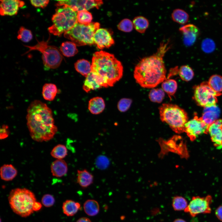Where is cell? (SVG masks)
<instances>
[{"label":"cell","instance_id":"6da1fadb","mask_svg":"<svg viewBox=\"0 0 222 222\" xmlns=\"http://www.w3.org/2000/svg\"><path fill=\"white\" fill-rule=\"evenodd\" d=\"M169 43V40L161 42L155 53L143 58L135 66L134 77L141 87L152 88L166 79L163 58L171 48Z\"/></svg>","mask_w":222,"mask_h":222},{"label":"cell","instance_id":"7a4b0ae2","mask_svg":"<svg viewBox=\"0 0 222 222\" xmlns=\"http://www.w3.org/2000/svg\"><path fill=\"white\" fill-rule=\"evenodd\" d=\"M51 109L38 100L33 101L27 109V125L32 138L38 142L52 139L57 132Z\"/></svg>","mask_w":222,"mask_h":222},{"label":"cell","instance_id":"3957f363","mask_svg":"<svg viewBox=\"0 0 222 222\" xmlns=\"http://www.w3.org/2000/svg\"><path fill=\"white\" fill-rule=\"evenodd\" d=\"M91 72L101 86L107 88L113 86L122 78L123 67L113 55L101 51L93 55Z\"/></svg>","mask_w":222,"mask_h":222},{"label":"cell","instance_id":"277c9868","mask_svg":"<svg viewBox=\"0 0 222 222\" xmlns=\"http://www.w3.org/2000/svg\"><path fill=\"white\" fill-rule=\"evenodd\" d=\"M8 201L13 211L22 217H26L34 211L33 207L36 202L35 195L25 188L12 190L9 195Z\"/></svg>","mask_w":222,"mask_h":222},{"label":"cell","instance_id":"5b68a950","mask_svg":"<svg viewBox=\"0 0 222 222\" xmlns=\"http://www.w3.org/2000/svg\"><path fill=\"white\" fill-rule=\"evenodd\" d=\"M77 12L68 6L57 7L52 15V24L48 28L49 32L55 36H60L70 30L77 23Z\"/></svg>","mask_w":222,"mask_h":222},{"label":"cell","instance_id":"8992f818","mask_svg":"<svg viewBox=\"0 0 222 222\" xmlns=\"http://www.w3.org/2000/svg\"><path fill=\"white\" fill-rule=\"evenodd\" d=\"M161 121L166 123L176 133L184 132L185 125L188 121L186 112L178 105L164 103L158 108Z\"/></svg>","mask_w":222,"mask_h":222},{"label":"cell","instance_id":"52a82bcc","mask_svg":"<svg viewBox=\"0 0 222 222\" xmlns=\"http://www.w3.org/2000/svg\"><path fill=\"white\" fill-rule=\"evenodd\" d=\"M100 26L99 23L97 22L91 23L88 24L78 23L64 33V36L77 46L91 45L95 44L94 35Z\"/></svg>","mask_w":222,"mask_h":222},{"label":"cell","instance_id":"ba28073f","mask_svg":"<svg viewBox=\"0 0 222 222\" xmlns=\"http://www.w3.org/2000/svg\"><path fill=\"white\" fill-rule=\"evenodd\" d=\"M50 37L47 41H39L37 43L32 46H24L28 50L24 55L33 50H36L42 54V59L43 65L47 69H55L60 65L63 57L60 50L57 47L48 45Z\"/></svg>","mask_w":222,"mask_h":222},{"label":"cell","instance_id":"9c48e42d","mask_svg":"<svg viewBox=\"0 0 222 222\" xmlns=\"http://www.w3.org/2000/svg\"><path fill=\"white\" fill-rule=\"evenodd\" d=\"M219 95L208 84L203 83L195 87L194 97L199 105L205 108L215 105L217 102V97Z\"/></svg>","mask_w":222,"mask_h":222},{"label":"cell","instance_id":"30bf717a","mask_svg":"<svg viewBox=\"0 0 222 222\" xmlns=\"http://www.w3.org/2000/svg\"><path fill=\"white\" fill-rule=\"evenodd\" d=\"M212 200V197L210 195L203 197L194 196L184 211L193 217L199 214L210 213Z\"/></svg>","mask_w":222,"mask_h":222},{"label":"cell","instance_id":"8fae6325","mask_svg":"<svg viewBox=\"0 0 222 222\" xmlns=\"http://www.w3.org/2000/svg\"><path fill=\"white\" fill-rule=\"evenodd\" d=\"M208 126L201 118L195 117L186 123L184 131L191 141H194L199 136L208 132Z\"/></svg>","mask_w":222,"mask_h":222},{"label":"cell","instance_id":"7c38bea8","mask_svg":"<svg viewBox=\"0 0 222 222\" xmlns=\"http://www.w3.org/2000/svg\"><path fill=\"white\" fill-rule=\"evenodd\" d=\"M57 1L55 6L57 7L66 6L76 12L82 10H87L94 7L99 9L103 3V1L101 0H64Z\"/></svg>","mask_w":222,"mask_h":222},{"label":"cell","instance_id":"4fadbf2b","mask_svg":"<svg viewBox=\"0 0 222 222\" xmlns=\"http://www.w3.org/2000/svg\"><path fill=\"white\" fill-rule=\"evenodd\" d=\"M94 40L98 48L102 49L109 48L114 43L109 32L105 28H99L95 32Z\"/></svg>","mask_w":222,"mask_h":222},{"label":"cell","instance_id":"5bb4252c","mask_svg":"<svg viewBox=\"0 0 222 222\" xmlns=\"http://www.w3.org/2000/svg\"><path fill=\"white\" fill-rule=\"evenodd\" d=\"M0 14L2 16H13L17 14L19 8L23 7L24 2L19 0H1Z\"/></svg>","mask_w":222,"mask_h":222},{"label":"cell","instance_id":"9a60e30c","mask_svg":"<svg viewBox=\"0 0 222 222\" xmlns=\"http://www.w3.org/2000/svg\"><path fill=\"white\" fill-rule=\"evenodd\" d=\"M179 31L183 35L184 44L187 46H191L195 43L200 33L199 28L191 24L181 27Z\"/></svg>","mask_w":222,"mask_h":222},{"label":"cell","instance_id":"2e32d148","mask_svg":"<svg viewBox=\"0 0 222 222\" xmlns=\"http://www.w3.org/2000/svg\"><path fill=\"white\" fill-rule=\"evenodd\" d=\"M208 132L212 142L218 149L222 148V120H217L209 125Z\"/></svg>","mask_w":222,"mask_h":222},{"label":"cell","instance_id":"e0dca14e","mask_svg":"<svg viewBox=\"0 0 222 222\" xmlns=\"http://www.w3.org/2000/svg\"><path fill=\"white\" fill-rule=\"evenodd\" d=\"M77 182L82 188H87L93 183V175L86 169L77 170Z\"/></svg>","mask_w":222,"mask_h":222},{"label":"cell","instance_id":"ac0fdd59","mask_svg":"<svg viewBox=\"0 0 222 222\" xmlns=\"http://www.w3.org/2000/svg\"><path fill=\"white\" fill-rule=\"evenodd\" d=\"M205 108L201 118L209 125L217 120L219 115L220 110L216 105Z\"/></svg>","mask_w":222,"mask_h":222},{"label":"cell","instance_id":"d6986e66","mask_svg":"<svg viewBox=\"0 0 222 222\" xmlns=\"http://www.w3.org/2000/svg\"><path fill=\"white\" fill-rule=\"evenodd\" d=\"M51 171L53 176L61 177L66 175L68 171V166L66 162L63 159H57L52 163Z\"/></svg>","mask_w":222,"mask_h":222},{"label":"cell","instance_id":"ffe728a7","mask_svg":"<svg viewBox=\"0 0 222 222\" xmlns=\"http://www.w3.org/2000/svg\"><path fill=\"white\" fill-rule=\"evenodd\" d=\"M105 107L104 101L101 97H94L89 101L88 109L93 114H98L101 113L104 110Z\"/></svg>","mask_w":222,"mask_h":222},{"label":"cell","instance_id":"44dd1931","mask_svg":"<svg viewBox=\"0 0 222 222\" xmlns=\"http://www.w3.org/2000/svg\"><path fill=\"white\" fill-rule=\"evenodd\" d=\"M62 208L65 215L68 216H71L75 215L81 209V205L78 202L68 199L63 203Z\"/></svg>","mask_w":222,"mask_h":222},{"label":"cell","instance_id":"7402d4cb","mask_svg":"<svg viewBox=\"0 0 222 222\" xmlns=\"http://www.w3.org/2000/svg\"><path fill=\"white\" fill-rule=\"evenodd\" d=\"M17 174V170L11 164H5L1 167V177L4 181H10L13 180Z\"/></svg>","mask_w":222,"mask_h":222},{"label":"cell","instance_id":"603a6c76","mask_svg":"<svg viewBox=\"0 0 222 222\" xmlns=\"http://www.w3.org/2000/svg\"><path fill=\"white\" fill-rule=\"evenodd\" d=\"M58 92L56 85L52 83H46L43 86L42 94L44 99L52 101L55 98Z\"/></svg>","mask_w":222,"mask_h":222},{"label":"cell","instance_id":"cb8c5ba5","mask_svg":"<svg viewBox=\"0 0 222 222\" xmlns=\"http://www.w3.org/2000/svg\"><path fill=\"white\" fill-rule=\"evenodd\" d=\"M83 208L85 212L89 216H94L97 215L100 210L98 203L94 199H88L84 203Z\"/></svg>","mask_w":222,"mask_h":222},{"label":"cell","instance_id":"d4e9b609","mask_svg":"<svg viewBox=\"0 0 222 222\" xmlns=\"http://www.w3.org/2000/svg\"><path fill=\"white\" fill-rule=\"evenodd\" d=\"M76 45L72 42L66 41L61 44L60 50L62 54L67 57L75 56L78 52Z\"/></svg>","mask_w":222,"mask_h":222},{"label":"cell","instance_id":"484cf974","mask_svg":"<svg viewBox=\"0 0 222 222\" xmlns=\"http://www.w3.org/2000/svg\"><path fill=\"white\" fill-rule=\"evenodd\" d=\"M74 67L78 72L85 77L91 72V65L85 59L78 60L75 63Z\"/></svg>","mask_w":222,"mask_h":222},{"label":"cell","instance_id":"4316f807","mask_svg":"<svg viewBox=\"0 0 222 222\" xmlns=\"http://www.w3.org/2000/svg\"><path fill=\"white\" fill-rule=\"evenodd\" d=\"M133 23L135 30L141 33H144L149 25L148 20L141 16L135 17L133 20Z\"/></svg>","mask_w":222,"mask_h":222},{"label":"cell","instance_id":"83f0119b","mask_svg":"<svg viewBox=\"0 0 222 222\" xmlns=\"http://www.w3.org/2000/svg\"><path fill=\"white\" fill-rule=\"evenodd\" d=\"M171 17L174 22L183 25L188 22L189 16L184 10L176 9L173 11L171 14Z\"/></svg>","mask_w":222,"mask_h":222},{"label":"cell","instance_id":"f1b7e54d","mask_svg":"<svg viewBox=\"0 0 222 222\" xmlns=\"http://www.w3.org/2000/svg\"><path fill=\"white\" fill-rule=\"evenodd\" d=\"M93 76L92 72L89 73L84 80L83 88L87 92L91 90H94L101 88Z\"/></svg>","mask_w":222,"mask_h":222},{"label":"cell","instance_id":"f546056e","mask_svg":"<svg viewBox=\"0 0 222 222\" xmlns=\"http://www.w3.org/2000/svg\"><path fill=\"white\" fill-rule=\"evenodd\" d=\"M162 88L164 92L167 93L170 98L174 96L177 88V84L175 80L166 79L162 84Z\"/></svg>","mask_w":222,"mask_h":222},{"label":"cell","instance_id":"4dcf8cb0","mask_svg":"<svg viewBox=\"0 0 222 222\" xmlns=\"http://www.w3.org/2000/svg\"><path fill=\"white\" fill-rule=\"evenodd\" d=\"M208 84L217 93L220 94L222 91V76L218 75H212L209 79Z\"/></svg>","mask_w":222,"mask_h":222},{"label":"cell","instance_id":"1f68e13d","mask_svg":"<svg viewBox=\"0 0 222 222\" xmlns=\"http://www.w3.org/2000/svg\"><path fill=\"white\" fill-rule=\"evenodd\" d=\"M51 154V156L58 159H62L68 154V150L66 146L59 144L56 146L52 150Z\"/></svg>","mask_w":222,"mask_h":222},{"label":"cell","instance_id":"d6a6232c","mask_svg":"<svg viewBox=\"0 0 222 222\" xmlns=\"http://www.w3.org/2000/svg\"><path fill=\"white\" fill-rule=\"evenodd\" d=\"M165 94L164 92L160 88H153L149 94V97L153 102L161 103L162 101Z\"/></svg>","mask_w":222,"mask_h":222},{"label":"cell","instance_id":"836d02e7","mask_svg":"<svg viewBox=\"0 0 222 222\" xmlns=\"http://www.w3.org/2000/svg\"><path fill=\"white\" fill-rule=\"evenodd\" d=\"M178 73L180 78L186 81L191 80L194 76V72L192 69L187 65L181 66L179 70Z\"/></svg>","mask_w":222,"mask_h":222},{"label":"cell","instance_id":"e575fe53","mask_svg":"<svg viewBox=\"0 0 222 222\" xmlns=\"http://www.w3.org/2000/svg\"><path fill=\"white\" fill-rule=\"evenodd\" d=\"M188 205L187 201L182 196H176L172 199V205L175 211L184 210Z\"/></svg>","mask_w":222,"mask_h":222},{"label":"cell","instance_id":"d590c367","mask_svg":"<svg viewBox=\"0 0 222 222\" xmlns=\"http://www.w3.org/2000/svg\"><path fill=\"white\" fill-rule=\"evenodd\" d=\"M77 17L78 22L84 24L90 23L92 19L91 14L85 10L78 11Z\"/></svg>","mask_w":222,"mask_h":222},{"label":"cell","instance_id":"8d00e7d4","mask_svg":"<svg viewBox=\"0 0 222 222\" xmlns=\"http://www.w3.org/2000/svg\"><path fill=\"white\" fill-rule=\"evenodd\" d=\"M17 38L24 42H28L33 38L31 31L23 26L21 27L18 32Z\"/></svg>","mask_w":222,"mask_h":222},{"label":"cell","instance_id":"74e56055","mask_svg":"<svg viewBox=\"0 0 222 222\" xmlns=\"http://www.w3.org/2000/svg\"><path fill=\"white\" fill-rule=\"evenodd\" d=\"M134 27L133 22L130 19L125 18L122 20L118 24V29L125 32H130Z\"/></svg>","mask_w":222,"mask_h":222},{"label":"cell","instance_id":"f35d334b","mask_svg":"<svg viewBox=\"0 0 222 222\" xmlns=\"http://www.w3.org/2000/svg\"><path fill=\"white\" fill-rule=\"evenodd\" d=\"M132 103V100L130 99L122 98L120 99L118 103V109L121 112H125L130 108Z\"/></svg>","mask_w":222,"mask_h":222},{"label":"cell","instance_id":"ab89813d","mask_svg":"<svg viewBox=\"0 0 222 222\" xmlns=\"http://www.w3.org/2000/svg\"><path fill=\"white\" fill-rule=\"evenodd\" d=\"M42 204L46 207H50L54 204L55 200L54 197L50 194L44 195L42 198Z\"/></svg>","mask_w":222,"mask_h":222},{"label":"cell","instance_id":"60d3db41","mask_svg":"<svg viewBox=\"0 0 222 222\" xmlns=\"http://www.w3.org/2000/svg\"><path fill=\"white\" fill-rule=\"evenodd\" d=\"M202 49L204 51L209 52L214 50L215 48L214 43L211 39L204 40L202 44Z\"/></svg>","mask_w":222,"mask_h":222},{"label":"cell","instance_id":"b9f144b4","mask_svg":"<svg viewBox=\"0 0 222 222\" xmlns=\"http://www.w3.org/2000/svg\"><path fill=\"white\" fill-rule=\"evenodd\" d=\"M30 2L32 5L35 7L44 8L47 6L49 3V1L48 0H30Z\"/></svg>","mask_w":222,"mask_h":222},{"label":"cell","instance_id":"7bdbcfd3","mask_svg":"<svg viewBox=\"0 0 222 222\" xmlns=\"http://www.w3.org/2000/svg\"><path fill=\"white\" fill-rule=\"evenodd\" d=\"M9 133L7 125H3L0 129V138L3 139L7 138L9 135Z\"/></svg>","mask_w":222,"mask_h":222},{"label":"cell","instance_id":"ee69618b","mask_svg":"<svg viewBox=\"0 0 222 222\" xmlns=\"http://www.w3.org/2000/svg\"><path fill=\"white\" fill-rule=\"evenodd\" d=\"M215 214L218 219L222 221V205L219 206L216 209Z\"/></svg>","mask_w":222,"mask_h":222},{"label":"cell","instance_id":"f6af8a7d","mask_svg":"<svg viewBox=\"0 0 222 222\" xmlns=\"http://www.w3.org/2000/svg\"><path fill=\"white\" fill-rule=\"evenodd\" d=\"M100 158H98V166L101 167H104L103 165H104L105 167H106V165L108 163H106L107 161L106 159L104 157Z\"/></svg>","mask_w":222,"mask_h":222},{"label":"cell","instance_id":"bcb514c9","mask_svg":"<svg viewBox=\"0 0 222 222\" xmlns=\"http://www.w3.org/2000/svg\"><path fill=\"white\" fill-rule=\"evenodd\" d=\"M179 69L177 67H176L174 68L171 69L170 72L168 74V77H170L171 76L176 75V74L178 73L179 72Z\"/></svg>","mask_w":222,"mask_h":222},{"label":"cell","instance_id":"7dc6e473","mask_svg":"<svg viewBox=\"0 0 222 222\" xmlns=\"http://www.w3.org/2000/svg\"><path fill=\"white\" fill-rule=\"evenodd\" d=\"M42 207L41 204L38 202H36L35 204L33 210L34 211H36L40 210Z\"/></svg>","mask_w":222,"mask_h":222},{"label":"cell","instance_id":"c3c4849f","mask_svg":"<svg viewBox=\"0 0 222 222\" xmlns=\"http://www.w3.org/2000/svg\"><path fill=\"white\" fill-rule=\"evenodd\" d=\"M76 222H92L90 220L86 217H82L80 218Z\"/></svg>","mask_w":222,"mask_h":222},{"label":"cell","instance_id":"681fc988","mask_svg":"<svg viewBox=\"0 0 222 222\" xmlns=\"http://www.w3.org/2000/svg\"><path fill=\"white\" fill-rule=\"evenodd\" d=\"M173 222H186L185 220L181 219L175 220Z\"/></svg>","mask_w":222,"mask_h":222},{"label":"cell","instance_id":"f907efd6","mask_svg":"<svg viewBox=\"0 0 222 222\" xmlns=\"http://www.w3.org/2000/svg\"><path fill=\"white\" fill-rule=\"evenodd\" d=\"M191 222H198L197 220L194 218L192 219Z\"/></svg>","mask_w":222,"mask_h":222}]
</instances>
